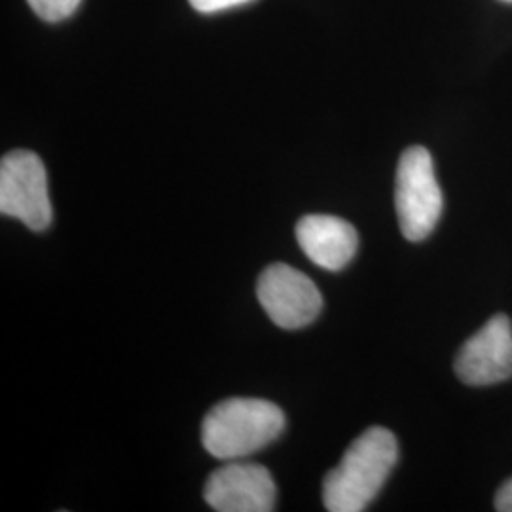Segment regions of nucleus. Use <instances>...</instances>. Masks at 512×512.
Instances as JSON below:
<instances>
[{
	"label": "nucleus",
	"mask_w": 512,
	"mask_h": 512,
	"mask_svg": "<svg viewBox=\"0 0 512 512\" xmlns=\"http://www.w3.org/2000/svg\"><path fill=\"white\" fill-rule=\"evenodd\" d=\"M203 497L213 511L270 512L277 488L266 467L232 459L207 478Z\"/></svg>",
	"instance_id": "423d86ee"
},
{
	"label": "nucleus",
	"mask_w": 512,
	"mask_h": 512,
	"mask_svg": "<svg viewBox=\"0 0 512 512\" xmlns=\"http://www.w3.org/2000/svg\"><path fill=\"white\" fill-rule=\"evenodd\" d=\"M399 459V442L385 427H370L353 440L344 458L323 480L330 512H361L376 499Z\"/></svg>",
	"instance_id": "f257e3e1"
},
{
	"label": "nucleus",
	"mask_w": 512,
	"mask_h": 512,
	"mask_svg": "<svg viewBox=\"0 0 512 512\" xmlns=\"http://www.w3.org/2000/svg\"><path fill=\"white\" fill-rule=\"evenodd\" d=\"M503 2H512V0H503Z\"/></svg>",
	"instance_id": "f8f14e48"
},
{
	"label": "nucleus",
	"mask_w": 512,
	"mask_h": 512,
	"mask_svg": "<svg viewBox=\"0 0 512 512\" xmlns=\"http://www.w3.org/2000/svg\"><path fill=\"white\" fill-rule=\"evenodd\" d=\"M0 213L18 219L33 232L52 224L48 175L31 150H12L0 162Z\"/></svg>",
	"instance_id": "20e7f679"
},
{
	"label": "nucleus",
	"mask_w": 512,
	"mask_h": 512,
	"mask_svg": "<svg viewBox=\"0 0 512 512\" xmlns=\"http://www.w3.org/2000/svg\"><path fill=\"white\" fill-rule=\"evenodd\" d=\"M285 429V414L264 399H228L203 420L202 442L213 458H249L272 444Z\"/></svg>",
	"instance_id": "f03ea898"
},
{
	"label": "nucleus",
	"mask_w": 512,
	"mask_h": 512,
	"mask_svg": "<svg viewBox=\"0 0 512 512\" xmlns=\"http://www.w3.org/2000/svg\"><path fill=\"white\" fill-rule=\"evenodd\" d=\"M296 239L304 255L323 270L340 272L357 255L359 234L348 220L332 215H306L296 224Z\"/></svg>",
	"instance_id": "6e6552de"
},
{
	"label": "nucleus",
	"mask_w": 512,
	"mask_h": 512,
	"mask_svg": "<svg viewBox=\"0 0 512 512\" xmlns=\"http://www.w3.org/2000/svg\"><path fill=\"white\" fill-rule=\"evenodd\" d=\"M247 2H251V0H190L194 10H198L202 14H215V12H222V10L241 6Z\"/></svg>",
	"instance_id": "9d476101"
},
{
	"label": "nucleus",
	"mask_w": 512,
	"mask_h": 512,
	"mask_svg": "<svg viewBox=\"0 0 512 512\" xmlns=\"http://www.w3.org/2000/svg\"><path fill=\"white\" fill-rule=\"evenodd\" d=\"M256 296L281 329L308 327L323 310V296L310 277L289 264L268 266L256 283Z\"/></svg>",
	"instance_id": "39448f33"
},
{
	"label": "nucleus",
	"mask_w": 512,
	"mask_h": 512,
	"mask_svg": "<svg viewBox=\"0 0 512 512\" xmlns=\"http://www.w3.org/2000/svg\"><path fill=\"white\" fill-rule=\"evenodd\" d=\"M38 18L61 21L71 18L82 0H27Z\"/></svg>",
	"instance_id": "1a4fd4ad"
},
{
	"label": "nucleus",
	"mask_w": 512,
	"mask_h": 512,
	"mask_svg": "<svg viewBox=\"0 0 512 512\" xmlns=\"http://www.w3.org/2000/svg\"><path fill=\"white\" fill-rule=\"evenodd\" d=\"M395 207L399 226L408 241L429 238L442 215V192L429 150L406 148L395 179Z\"/></svg>",
	"instance_id": "7ed1b4c3"
},
{
	"label": "nucleus",
	"mask_w": 512,
	"mask_h": 512,
	"mask_svg": "<svg viewBox=\"0 0 512 512\" xmlns=\"http://www.w3.org/2000/svg\"><path fill=\"white\" fill-rule=\"evenodd\" d=\"M494 503L497 511L512 512V476L499 486V490L495 494Z\"/></svg>",
	"instance_id": "9b49d317"
},
{
	"label": "nucleus",
	"mask_w": 512,
	"mask_h": 512,
	"mask_svg": "<svg viewBox=\"0 0 512 512\" xmlns=\"http://www.w3.org/2000/svg\"><path fill=\"white\" fill-rule=\"evenodd\" d=\"M456 374L463 384L494 385L512 376V327L497 313L459 349Z\"/></svg>",
	"instance_id": "0eeeda50"
}]
</instances>
